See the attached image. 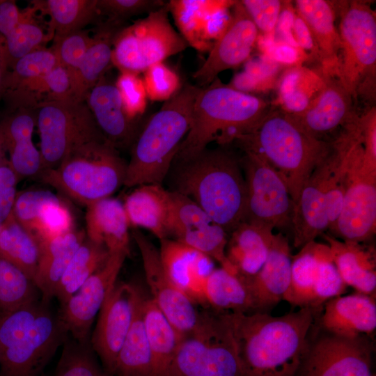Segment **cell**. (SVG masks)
I'll return each instance as SVG.
<instances>
[{
	"mask_svg": "<svg viewBox=\"0 0 376 376\" xmlns=\"http://www.w3.org/2000/svg\"><path fill=\"white\" fill-rule=\"evenodd\" d=\"M317 310L301 307L281 316L224 313L244 376H299Z\"/></svg>",
	"mask_w": 376,
	"mask_h": 376,
	"instance_id": "obj_1",
	"label": "cell"
},
{
	"mask_svg": "<svg viewBox=\"0 0 376 376\" xmlns=\"http://www.w3.org/2000/svg\"><path fill=\"white\" fill-rule=\"evenodd\" d=\"M240 160L223 148H205L174 159L167 179L170 191L190 198L228 233L244 221L246 187Z\"/></svg>",
	"mask_w": 376,
	"mask_h": 376,
	"instance_id": "obj_2",
	"label": "cell"
},
{
	"mask_svg": "<svg viewBox=\"0 0 376 376\" xmlns=\"http://www.w3.org/2000/svg\"><path fill=\"white\" fill-rule=\"evenodd\" d=\"M237 143L263 158L285 182L293 206L315 169L330 154L333 142L318 139L283 110H271Z\"/></svg>",
	"mask_w": 376,
	"mask_h": 376,
	"instance_id": "obj_3",
	"label": "cell"
},
{
	"mask_svg": "<svg viewBox=\"0 0 376 376\" xmlns=\"http://www.w3.org/2000/svg\"><path fill=\"white\" fill-rule=\"evenodd\" d=\"M267 103L222 83L217 77L199 88L190 129L174 159L191 157L216 142L224 146L250 132L267 113Z\"/></svg>",
	"mask_w": 376,
	"mask_h": 376,
	"instance_id": "obj_4",
	"label": "cell"
},
{
	"mask_svg": "<svg viewBox=\"0 0 376 376\" xmlns=\"http://www.w3.org/2000/svg\"><path fill=\"white\" fill-rule=\"evenodd\" d=\"M37 300L0 313V376H41L69 336L59 311Z\"/></svg>",
	"mask_w": 376,
	"mask_h": 376,
	"instance_id": "obj_5",
	"label": "cell"
},
{
	"mask_svg": "<svg viewBox=\"0 0 376 376\" xmlns=\"http://www.w3.org/2000/svg\"><path fill=\"white\" fill-rule=\"evenodd\" d=\"M199 88L185 84L141 126L131 146L123 186L162 185L190 129L192 108Z\"/></svg>",
	"mask_w": 376,
	"mask_h": 376,
	"instance_id": "obj_6",
	"label": "cell"
},
{
	"mask_svg": "<svg viewBox=\"0 0 376 376\" xmlns=\"http://www.w3.org/2000/svg\"><path fill=\"white\" fill-rule=\"evenodd\" d=\"M127 164L107 141H95L79 147L38 178L87 207L111 197L124 185Z\"/></svg>",
	"mask_w": 376,
	"mask_h": 376,
	"instance_id": "obj_7",
	"label": "cell"
},
{
	"mask_svg": "<svg viewBox=\"0 0 376 376\" xmlns=\"http://www.w3.org/2000/svg\"><path fill=\"white\" fill-rule=\"evenodd\" d=\"M168 376H244L224 313L201 312L197 325L184 335Z\"/></svg>",
	"mask_w": 376,
	"mask_h": 376,
	"instance_id": "obj_8",
	"label": "cell"
},
{
	"mask_svg": "<svg viewBox=\"0 0 376 376\" xmlns=\"http://www.w3.org/2000/svg\"><path fill=\"white\" fill-rule=\"evenodd\" d=\"M342 56L338 78L351 94L373 95L375 88L376 18L366 1H338Z\"/></svg>",
	"mask_w": 376,
	"mask_h": 376,
	"instance_id": "obj_9",
	"label": "cell"
},
{
	"mask_svg": "<svg viewBox=\"0 0 376 376\" xmlns=\"http://www.w3.org/2000/svg\"><path fill=\"white\" fill-rule=\"evenodd\" d=\"M168 2L116 33L112 63L120 72L140 74L184 51L188 43L171 25Z\"/></svg>",
	"mask_w": 376,
	"mask_h": 376,
	"instance_id": "obj_10",
	"label": "cell"
},
{
	"mask_svg": "<svg viewBox=\"0 0 376 376\" xmlns=\"http://www.w3.org/2000/svg\"><path fill=\"white\" fill-rule=\"evenodd\" d=\"M35 111L43 171L55 169L84 144L105 140L85 100L50 102Z\"/></svg>",
	"mask_w": 376,
	"mask_h": 376,
	"instance_id": "obj_11",
	"label": "cell"
},
{
	"mask_svg": "<svg viewBox=\"0 0 376 376\" xmlns=\"http://www.w3.org/2000/svg\"><path fill=\"white\" fill-rule=\"evenodd\" d=\"M375 230L376 170L364 165L362 138L357 133L347 152L343 204L332 232L343 241L359 243Z\"/></svg>",
	"mask_w": 376,
	"mask_h": 376,
	"instance_id": "obj_12",
	"label": "cell"
},
{
	"mask_svg": "<svg viewBox=\"0 0 376 376\" xmlns=\"http://www.w3.org/2000/svg\"><path fill=\"white\" fill-rule=\"evenodd\" d=\"M244 152L240 161L246 187L244 221L272 229L291 224L293 204L285 182L263 158Z\"/></svg>",
	"mask_w": 376,
	"mask_h": 376,
	"instance_id": "obj_13",
	"label": "cell"
},
{
	"mask_svg": "<svg viewBox=\"0 0 376 376\" xmlns=\"http://www.w3.org/2000/svg\"><path fill=\"white\" fill-rule=\"evenodd\" d=\"M169 191L167 237L201 252L218 262L222 268L237 274L226 256V231L192 200Z\"/></svg>",
	"mask_w": 376,
	"mask_h": 376,
	"instance_id": "obj_14",
	"label": "cell"
},
{
	"mask_svg": "<svg viewBox=\"0 0 376 376\" xmlns=\"http://www.w3.org/2000/svg\"><path fill=\"white\" fill-rule=\"evenodd\" d=\"M373 350L368 336L325 334L309 344L299 376H373Z\"/></svg>",
	"mask_w": 376,
	"mask_h": 376,
	"instance_id": "obj_15",
	"label": "cell"
},
{
	"mask_svg": "<svg viewBox=\"0 0 376 376\" xmlns=\"http://www.w3.org/2000/svg\"><path fill=\"white\" fill-rule=\"evenodd\" d=\"M125 251L109 253L107 260L61 306L59 313L69 336L79 343L88 340L92 324L116 285L126 257Z\"/></svg>",
	"mask_w": 376,
	"mask_h": 376,
	"instance_id": "obj_16",
	"label": "cell"
},
{
	"mask_svg": "<svg viewBox=\"0 0 376 376\" xmlns=\"http://www.w3.org/2000/svg\"><path fill=\"white\" fill-rule=\"evenodd\" d=\"M142 295L132 284H116L99 312L90 345L104 369L112 376L118 354L132 324Z\"/></svg>",
	"mask_w": 376,
	"mask_h": 376,
	"instance_id": "obj_17",
	"label": "cell"
},
{
	"mask_svg": "<svg viewBox=\"0 0 376 376\" xmlns=\"http://www.w3.org/2000/svg\"><path fill=\"white\" fill-rule=\"evenodd\" d=\"M132 235L142 258L146 283L151 294L150 299L172 325L185 335L197 325L201 312L194 303L165 272L159 250L138 228Z\"/></svg>",
	"mask_w": 376,
	"mask_h": 376,
	"instance_id": "obj_18",
	"label": "cell"
},
{
	"mask_svg": "<svg viewBox=\"0 0 376 376\" xmlns=\"http://www.w3.org/2000/svg\"><path fill=\"white\" fill-rule=\"evenodd\" d=\"M258 38V29L241 1H236L232 7L229 24L215 42L203 65L193 74L197 86L209 85L220 72L247 61Z\"/></svg>",
	"mask_w": 376,
	"mask_h": 376,
	"instance_id": "obj_19",
	"label": "cell"
},
{
	"mask_svg": "<svg viewBox=\"0 0 376 376\" xmlns=\"http://www.w3.org/2000/svg\"><path fill=\"white\" fill-rule=\"evenodd\" d=\"M236 1L171 0L169 13L189 46L210 52L229 24Z\"/></svg>",
	"mask_w": 376,
	"mask_h": 376,
	"instance_id": "obj_20",
	"label": "cell"
},
{
	"mask_svg": "<svg viewBox=\"0 0 376 376\" xmlns=\"http://www.w3.org/2000/svg\"><path fill=\"white\" fill-rule=\"evenodd\" d=\"M339 157V150L333 141L331 152L313 171L293 206L291 225L293 244L296 248L314 241L329 228L325 193L328 180L338 162Z\"/></svg>",
	"mask_w": 376,
	"mask_h": 376,
	"instance_id": "obj_21",
	"label": "cell"
},
{
	"mask_svg": "<svg viewBox=\"0 0 376 376\" xmlns=\"http://www.w3.org/2000/svg\"><path fill=\"white\" fill-rule=\"evenodd\" d=\"M321 74L323 85L306 109L290 113L302 129L318 139L340 125L344 127L356 115L352 109L353 98L339 79Z\"/></svg>",
	"mask_w": 376,
	"mask_h": 376,
	"instance_id": "obj_22",
	"label": "cell"
},
{
	"mask_svg": "<svg viewBox=\"0 0 376 376\" xmlns=\"http://www.w3.org/2000/svg\"><path fill=\"white\" fill-rule=\"evenodd\" d=\"M85 101L105 140L118 150L131 148L141 128L139 119L129 118L115 83L104 77Z\"/></svg>",
	"mask_w": 376,
	"mask_h": 376,
	"instance_id": "obj_23",
	"label": "cell"
},
{
	"mask_svg": "<svg viewBox=\"0 0 376 376\" xmlns=\"http://www.w3.org/2000/svg\"><path fill=\"white\" fill-rule=\"evenodd\" d=\"M159 241V258L168 276L194 303L205 305L204 286L214 269L213 260L173 239Z\"/></svg>",
	"mask_w": 376,
	"mask_h": 376,
	"instance_id": "obj_24",
	"label": "cell"
},
{
	"mask_svg": "<svg viewBox=\"0 0 376 376\" xmlns=\"http://www.w3.org/2000/svg\"><path fill=\"white\" fill-rule=\"evenodd\" d=\"M292 255L288 240L274 234L267 258L261 269L249 279H243L251 293L254 313H268L283 297L290 281Z\"/></svg>",
	"mask_w": 376,
	"mask_h": 376,
	"instance_id": "obj_25",
	"label": "cell"
},
{
	"mask_svg": "<svg viewBox=\"0 0 376 376\" xmlns=\"http://www.w3.org/2000/svg\"><path fill=\"white\" fill-rule=\"evenodd\" d=\"M322 327L344 338L369 336L376 329L375 296L360 292L338 296L324 304Z\"/></svg>",
	"mask_w": 376,
	"mask_h": 376,
	"instance_id": "obj_26",
	"label": "cell"
},
{
	"mask_svg": "<svg viewBox=\"0 0 376 376\" xmlns=\"http://www.w3.org/2000/svg\"><path fill=\"white\" fill-rule=\"evenodd\" d=\"M297 13L308 26L315 44L322 73L338 77L340 40L336 30L332 3L324 0H297Z\"/></svg>",
	"mask_w": 376,
	"mask_h": 376,
	"instance_id": "obj_27",
	"label": "cell"
},
{
	"mask_svg": "<svg viewBox=\"0 0 376 376\" xmlns=\"http://www.w3.org/2000/svg\"><path fill=\"white\" fill-rule=\"evenodd\" d=\"M86 237L100 244L109 253H130V227L123 203L111 197L101 199L86 207Z\"/></svg>",
	"mask_w": 376,
	"mask_h": 376,
	"instance_id": "obj_28",
	"label": "cell"
},
{
	"mask_svg": "<svg viewBox=\"0 0 376 376\" xmlns=\"http://www.w3.org/2000/svg\"><path fill=\"white\" fill-rule=\"evenodd\" d=\"M86 237L84 230H71L40 240V252L34 283L42 300L49 302L73 255Z\"/></svg>",
	"mask_w": 376,
	"mask_h": 376,
	"instance_id": "obj_29",
	"label": "cell"
},
{
	"mask_svg": "<svg viewBox=\"0 0 376 376\" xmlns=\"http://www.w3.org/2000/svg\"><path fill=\"white\" fill-rule=\"evenodd\" d=\"M273 229L243 221L228 239L226 256L242 279L253 276L265 263L274 235Z\"/></svg>",
	"mask_w": 376,
	"mask_h": 376,
	"instance_id": "obj_30",
	"label": "cell"
},
{
	"mask_svg": "<svg viewBox=\"0 0 376 376\" xmlns=\"http://www.w3.org/2000/svg\"><path fill=\"white\" fill-rule=\"evenodd\" d=\"M321 235L327 242L334 263L344 283L357 292L375 296V250L359 243L339 241L324 233Z\"/></svg>",
	"mask_w": 376,
	"mask_h": 376,
	"instance_id": "obj_31",
	"label": "cell"
},
{
	"mask_svg": "<svg viewBox=\"0 0 376 376\" xmlns=\"http://www.w3.org/2000/svg\"><path fill=\"white\" fill-rule=\"evenodd\" d=\"M123 206L130 226L145 228L159 240L168 237L169 191L162 185L146 184L135 187L126 196Z\"/></svg>",
	"mask_w": 376,
	"mask_h": 376,
	"instance_id": "obj_32",
	"label": "cell"
},
{
	"mask_svg": "<svg viewBox=\"0 0 376 376\" xmlns=\"http://www.w3.org/2000/svg\"><path fill=\"white\" fill-rule=\"evenodd\" d=\"M2 95L12 111L19 109L36 110L45 103L76 99L72 77L58 64L47 73L27 80Z\"/></svg>",
	"mask_w": 376,
	"mask_h": 376,
	"instance_id": "obj_33",
	"label": "cell"
},
{
	"mask_svg": "<svg viewBox=\"0 0 376 376\" xmlns=\"http://www.w3.org/2000/svg\"><path fill=\"white\" fill-rule=\"evenodd\" d=\"M142 320L152 359V376H168L177 350L184 336L157 308L143 297Z\"/></svg>",
	"mask_w": 376,
	"mask_h": 376,
	"instance_id": "obj_34",
	"label": "cell"
},
{
	"mask_svg": "<svg viewBox=\"0 0 376 376\" xmlns=\"http://www.w3.org/2000/svg\"><path fill=\"white\" fill-rule=\"evenodd\" d=\"M91 43L72 80L74 97L85 100L88 91L104 77L112 63L114 38L125 26L104 21L98 24Z\"/></svg>",
	"mask_w": 376,
	"mask_h": 376,
	"instance_id": "obj_35",
	"label": "cell"
},
{
	"mask_svg": "<svg viewBox=\"0 0 376 376\" xmlns=\"http://www.w3.org/2000/svg\"><path fill=\"white\" fill-rule=\"evenodd\" d=\"M31 4L49 17L48 25L54 33L53 41L85 29L101 18L97 0H36Z\"/></svg>",
	"mask_w": 376,
	"mask_h": 376,
	"instance_id": "obj_36",
	"label": "cell"
},
{
	"mask_svg": "<svg viewBox=\"0 0 376 376\" xmlns=\"http://www.w3.org/2000/svg\"><path fill=\"white\" fill-rule=\"evenodd\" d=\"M327 247L314 240L292 256L290 285L283 300L300 308H314L320 260Z\"/></svg>",
	"mask_w": 376,
	"mask_h": 376,
	"instance_id": "obj_37",
	"label": "cell"
},
{
	"mask_svg": "<svg viewBox=\"0 0 376 376\" xmlns=\"http://www.w3.org/2000/svg\"><path fill=\"white\" fill-rule=\"evenodd\" d=\"M205 305L219 313H254L253 303L245 281L220 267L214 268L204 286Z\"/></svg>",
	"mask_w": 376,
	"mask_h": 376,
	"instance_id": "obj_38",
	"label": "cell"
},
{
	"mask_svg": "<svg viewBox=\"0 0 376 376\" xmlns=\"http://www.w3.org/2000/svg\"><path fill=\"white\" fill-rule=\"evenodd\" d=\"M40 252V240L24 228L13 212L0 226V255L34 282Z\"/></svg>",
	"mask_w": 376,
	"mask_h": 376,
	"instance_id": "obj_39",
	"label": "cell"
},
{
	"mask_svg": "<svg viewBox=\"0 0 376 376\" xmlns=\"http://www.w3.org/2000/svg\"><path fill=\"white\" fill-rule=\"evenodd\" d=\"M37 10L31 6L24 9V15L16 28L3 38V54L8 72L15 63L36 50L45 48L53 40L54 31L48 22L39 20Z\"/></svg>",
	"mask_w": 376,
	"mask_h": 376,
	"instance_id": "obj_40",
	"label": "cell"
},
{
	"mask_svg": "<svg viewBox=\"0 0 376 376\" xmlns=\"http://www.w3.org/2000/svg\"><path fill=\"white\" fill-rule=\"evenodd\" d=\"M109 252L86 235L73 255L60 281L54 297L63 305L81 285L107 260Z\"/></svg>",
	"mask_w": 376,
	"mask_h": 376,
	"instance_id": "obj_41",
	"label": "cell"
},
{
	"mask_svg": "<svg viewBox=\"0 0 376 376\" xmlns=\"http://www.w3.org/2000/svg\"><path fill=\"white\" fill-rule=\"evenodd\" d=\"M143 297L118 354L114 376H152V355L142 320Z\"/></svg>",
	"mask_w": 376,
	"mask_h": 376,
	"instance_id": "obj_42",
	"label": "cell"
},
{
	"mask_svg": "<svg viewBox=\"0 0 376 376\" xmlns=\"http://www.w3.org/2000/svg\"><path fill=\"white\" fill-rule=\"evenodd\" d=\"M40 296L33 281L0 255V313L39 300Z\"/></svg>",
	"mask_w": 376,
	"mask_h": 376,
	"instance_id": "obj_43",
	"label": "cell"
},
{
	"mask_svg": "<svg viewBox=\"0 0 376 376\" xmlns=\"http://www.w3.org/2000/svg\"><path fill=\"white\" fill-rule=\"evenodd\" d=\"M62 346L54 376H112L97 362L89 341L79 343L68 336Z\"/></svg>",
	"mask_w": 376,
	"mask_h": 376,
	"instance_id": "obj_44",
	"label": "cell"
},
{
	"mask_svg": "<svg viewBox=\"0 0 376 376\" xmlns=\"http://www.w3.org/2000/svg\"><path fill=\"white\" fill-rule=\"evenodd\" d=\"M57 65V58L52 47L31 52L18 60L7 72L1 95L27 80L47 73Z\"/></svg>",
	"mask_w": 376,
	"mask_h": 376,
	"instance_id": "obj_45",
	"label": "cell"
},
{
	"mask_svg": "<svg viewBox=\"0 0 376 376\" xmlns=\"http://www.w3.org/2000/svg\"><path fill=\"white\" fill-rule=\"evenodd\" d=\"M93 40L88 30L72 32L57 40L52 47L58 64L64 68L73 80L77 70Z\"/></svg>",
	"mask_w": 376,
	"mask_h": 376,
	"instance_id": "obj_46",
	"label": "cell"
},
{
	"mask_svg": "<svg viewBox=\"0 0 376 376\" xmlns=\"http://www.w3.org/2000/svg\"><path fill=\"white\" fill-rule=\"evenodd\" d=\"M58 200L60 198L49 190H26L17 194L13 214L24 228L34 233L45 207Z\"/></svg>",
	"mask_w": 376,
	"mask_h": 376,
	"instance_id": "obj_47",
	"label": "cell"
},
{
	"mask_svg": "<svg viewBox=\"0 0 376 376\" xmlns=\"http://www.w3.org/2000/svg\"><path fill=\"white\" fill-rule=\"evenodd\" d=\"M147 97L151 101H167L182 88L178 73L164 62L150 65L143 72Z\"/></svg>",
	"mask_w": 376,
	"mask_h": 376,
	"instance_id": "obj_48",
	"label": "cell"
},
{
	"mask_svg": "<svg viewBox=\"0 0 376 376\" xmlns=\"http://www.w3.org/2000/svg\"><path fill=\"white\" fill-rule=\"evenodd\" d=\"M163 0H97L101 17L108 22L124 26L134 16L149 14L166 4Z\"/></svg>",
	"mask_w": 376,
	"mask_h": 376,
	"instance_id": "obj_49",
	"label": "cell"
},
{
	"mask_svg": "<svg viewBox=\"0 0 376 376\" xmlns=\"http://www.w3.org/2000/svg\"><path fill=\"white\" fill-rule=\"evenodd\" d=\"M6 150L9 153L8 164L19 181L29 178H38L43 171L41 154L33 139L16 142Z\"/></svg>",
	"mask_w": 376,
	"mask_h": 376,
	"instance_id": "obj_50",
	"label": "cell"
},
{
	"mask_svg": "<svg viewBox=\"0 0 376 376\" xmlns=\"http://www.w3.org/2000/svg\"><path fill=\"white\" fill-rule=\"evenodd\" d=\"M347 287L334 263L328 246L320 260L318 277L315 288L314 308H318L327 300L343 295Z\"/></svg>",
	"mask_w": 376,
	"mask_h": 376,
	"instance_id": "obj_51",
	"label": "cell"
},
{
	"mask_svg": "<svg viewBox=\"0 0 376 376\" xmlns=\"http://www.w3.org/2000/svg\"><path fill=\"white\" fill-rule=\"evenodd\" d=\"M115 84L127 116L139 120L146 110L148 99L143 79L137 74L120 72Z\"/></svg>",
	"mask_w": 376,
	"mask_h": 376,
	"instance_id": "obj_52",
	"label": "cell"
},
{
	"mask_svg": "<svg viewBox=\"0 0 376 376\" xmlns=\"http://www.w3.org/2000/svg\"><path fill=\"white\" fill-rule=\"evenodd\" d=\"M72 228L69 210L61 200L47 205L37 222L34 233L45 239L65 233Z\"/></svg>",
	"mask_w": 376,
	"mask_h": 376,
	"instance_id": "obj_53",
	"label": "cell"
},
{
	"mask_svg": "<svg viewBox=\"0 0 376 376\" xmlns=\"http://www.w3.org/2000/svg\"><path fill=\"white\" fill-rule=\"evenodd\" d=\"M258 31L270 35L275 30L283 3L278 0L240 1Z\"/></svg>",
	"mask_w": 376,
	"mask_h": 376,
	"instance_id": "obj_54",
	"label": "cell"
},
{
	"mask_svg": "<svg viewBox=\"0 0 376 376\" xmlns=\"http://www.w3.org/2000/svg\"><path fill=\"white\" fill-rule=\"evenodd\" d=\"M358 124L362 138L363 164L370 169L376 170V109L373 106L361 116Z\"/></svg>",
	"mask_w": 376,
	"mask_h": 376,
	"instance_id": "obj_55",
	"label": "cell"
},
{
	"mask_svg": "<svg viewBox=\"0 0 376 376\" xmlns=\"http://www.w3.org/2000/svg\"><path fill=\"white\" fill-rule=\"evenodd\" d=\"M18 182L8 164L0 163V226L13 212Z\"/></svg>",
	"mask_w": 376,
	"mask_h": 376,
	"instance_id": "obj_56",
	"label": "cell"
},
{
	"mask_svg": "<svg viewBox=\"0 0 376 376\" xmlns=\"http://www.w3.org/2000/svg\"><path fill=\"white\" fill-rule=\"evenodd\" d=\"M24 15L15 1H0V36L7 37L19 24Z\"/></svg>",
	"mask_w": 376,
	"mask_h": 376,
	"instance_id": "obj_57",
	"label": "cell"
},
{
	"mask_svg": "<svg viewBox=\"0 0 376 376\" xmlns=\"http://www.w3.org/2000/svg\"><path fill=\"white\" fill-rule=\"evenodd\" d=\"M292 34L299 48L311 51L319 59L311 33L304 19L297 13L295 14L293 21Z\"/></svg>",
	"mask_w": 376,
	"mask_h": 376,
	"instance_id": "obj_58",
	"label": "cell"
},
{
	"mask_svg": "<svg viewBox=\"0 0 376 376\" xmlns=\"http://www.w3.org/2000/svg\"><path fill=\"white\" fill-rule=\"evenodd\" d=\"M291 8L286 6L283 9L282 7L276 28L283 38V42L299 47L292 34V25L295 13Z\"/></svg>",
	"mask_w": 376,
	"mask_h": 376,
	"instance_id": "obj_59",
	"label": "cell"
},
{
	"mask_svg": "<svg viewBox=\"0 0 376 376\" xmlns=\"http://www.w3.org/2000/svg\"><path fill=\"white\" fill-rule=\"evenodd\" d=\"M297 48L282 42L276 45H273L269 52L274 59L289 64L296 62L298 58L299 53Z\"/></svg>",
	"mask_w": 376,
	"mask_h": 376,
	"instance_id": "obj_60",
	"label": "cell"
},
{
	"mask_svg": "<svg viewBox=\"0 0 376 376\" xmlns=\"http://www.w3.org/2000/svg\"><path fill=\"white\" fill-rule=\"evenodd\" d=\"M7 72L3 54V38L0 36V96H1L3 81Z\"/></svg>",
	"mask_w": 376,
	"mask_h": 376,
	"instance_id": "obj_61",
	"label": "cell"
},
{
	"mask_svg": "<svg viewBox=\"0 0 376 376\" xmlns=\"http://www.w3.org/2000/svg\"><path fill=\"white\" fill-rule=\"evenodd\" d=\"M373 376H375V374H373Z\"/></svg>",
	"mask_w": 376,
	"mask_h": 376,
	"instance_id": "obj_62",
	"label": "cell"
}]
</instances>
